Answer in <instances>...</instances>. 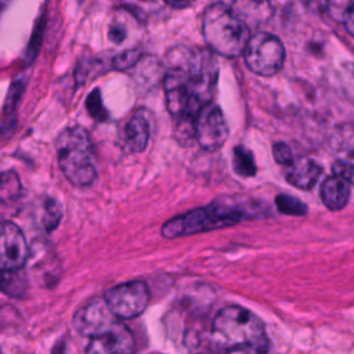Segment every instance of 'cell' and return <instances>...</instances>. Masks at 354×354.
I'll use <instances>...</instances> for the list:
<instances>
[{
  "label": "cell",
  "instance_id": "24",
  "mask_svg": "<svg viewBox=\"0 0 354 354\" xmlns=\"http://www.w3.org/2000/svg\"><path fill=\"white\" fill-rule=\"evenodd\" d=\"M87 111L97 120H105L108 118V111L105 109L101 98V93L98 88L93 90L87 98Z\"/></svg>",
  "mask_w": 354,
  "mask_h": 354
},
{
  "label": "cell",
  "instance_id": "4",
  "mask_svg": "<svg viewBox=\"0 0 354 354\" xmlns=\"http://www.w3.org/2000/svg\"><path fill=\"white\" fill-rule=\"evenodd\" d=\"M58 165L64 176L76 187L91 185L97 178V158L93 142L83 127L62 130L55 141Z\"/></svg>",
  "mask_w": 354,
  "mask_h": 354
},
{
  "label": "cell",
  "instance_id": "7",
  "mask_svg": "<svg viewBox=\"0 0 354 354\" xmlns=\"http://www.w3.org/2000/svg\"><path fill=\"white\" fill-rule=\"evenodd\" d=\"M104 299L118 319H131L147 310L151 292L144 281L134 279L108 289Z\"/></svg>",
  "mask_w": 354,
  "mask_h": 354
},
{
  "label": "cell",
  "instance_id": "26",
  "mask_svg": "<svg viewBox=\"0 0 354 354\" xmlns=\"http://www.w3.org/2000/svg\"><path fill=\"white\" fill-rule=\"evenodd\" d=\"M332 171H333V176H337L340 178H343L344 181H347L348 184L354 185V165L353 163L339 159L332 165Z\"/></svg>",
  "mask_w": 354,
  "mask_h": 354
},
{
  "label": "cell",
  "instance_id": "31",
  "mask_svg": "<svg viewBox=\"0 0 354 354\" xmlns=\"http://www.w3.org/2000/svg\"><path fill=\"white\" fill-rule=\"evenodd\" d=\"M169 6L171 7H177V8H183V7H187L189 4H192L195 0H165Z\"/></svg>",
  "mask_w": 354,
  "mask_h": 354
},
{
  "label": "cell",
  "instance_id": "8",
  "mask_svg": "<svg viewBox=\"0 0 354 354\" xmlns=\"http://www.w3.org/2000/svg\"><path fill=\"white\" fill-rule=\"evenodd\" d=\"M163 86L166 106L176 119L199 113L202 106L196 102L188 76L181 66L170 64Z\"/></svg>",
  "mask_w": 354,
  "mask_h": 354
},
{
  "label": "cell",
  "instance_id": "28",
  "mask_svg": "<svg viewBox=\"0 0 354 354\" xmlns=\"http://www.w3.org/2000/svg\"><path fill=\"white\" fill-rule=\"evenodd\" d=\"M22 90H24V86L21 82H17L12 84V87L10 88V93L7 95V100H6V105H4V112L6 111H12L22 94Z\"/></svg>",
  "mask_w": 354,
  "mask_h": 354
},
{
  "label": "cell",
  "instance_id": "14",
  "mask_svg": "<svg viewBox=\"0 0 354 354\" xmlns=\"http://www.w3.org/2000/svg\"><path fill=\"white\" fill-rule=\"evenodd\" d=\"M232 11L248 24L261 25L267 22L272 15L271 0H228Z\"/></svg>",
  "mask_w": 354,
  "mask_h": 354
},
{
  "label": "cell",
  "instance_id": "34",
  "mask_svg": "<svg viewBox=\"0 0 354 354\" xmlns=\"http://www.w3.org/2000/svg\"><path fill=\"white\" fill-rule=\"evenodd\" d=\"M306 6H308V7H313V6H321V0H301Z\"/></svg>",
  "mask_w": 354,
  "mask_h": 354
},
{
  "label": "cell",
  "instance_id": "10",
  "mask_svg": "<svg viewBox=\"0 0 354 354\" xmlns=\"http://www.w3.org/2000/svg\"><path fill=\"white\" fill-rule=\"evenodd\" d=\"M196 141L206 151H216L228 138V126L221 109L214 104L205 105L196 116Z\"/></svg>",
  "mask_w": 354,
  "mask_h": 354
},
{
  "label": "cell",
  "instance_id": "32",
  "mask_svg": "<svg viewBox=\"0 0 354 354\" xmlns=\"http://www.w3.org/2000/svg\"><path fill=\"white\" fill-rule=\"evenodd\" d=\"M344 25H346L347 32L354 37V8H353V11L350 12V15L347 17V19H346Z\"/></svg>",
  "mask_w": 354,
  "mask_h": 354
},
{
  "label": "cell",
  "instance_id": "20",
  "mask_svg": "<svg viewBox=\"0 0 354 354\" xmlns=\"http://www.w3.org/2000/svg\"><path fill=\"white\" fill-rule=\"evenodd\" d=\"M1 202L6 206L7 203H14L22 195V185L15 171L7 170L1 174Z\"/></svg>",
  "mask_w": 354,
  "mask_h": 354
},
{
  "label": "cell",
  "instance_id": "12",
  "mask_svg": "<svg viewBox=\"0 0 354 354\" xmlns=\"http://www.w3.org/2000/svg\"><path fill=\"white\" fill-rule=\"evenodd\" d=\"M86 354H136L133 333L119 321L112 330L90 339Z\"/></svg>",
  "mask_w": 354,
  "mask_h": 354
},
{
  "label": "cell",
  "instance_id": "21",
  "mask_svg": "<svg viewBox=\"0 0 354 354\" xmlns=\"http://www.w3.org/2000/svg\"><path fill=\"white\" fill-rule=\"evenodd\" d=\"M319 8L333 21L346 22L354 8V0H321Z\"/></svg>",
  "mask_w": 354,
  "mask_h": 354
},
{
  "label": "cell",
  "instance_id": "2",
  "mask_svg": "<svg viewBox=\"0 0 354 354\" xmlns=\"http://www.w3.org/2000/svg\"><path fill=\"white\" fill-rule=\"evenodd\" d=\"M253 213L241 203H227L218 199L209 206L189 210L184 214L176 216L162 225V235L165 238H178L212 230L234 225Z\"/></svg>",
  "mask_w": 354,
  "mask_h": 354
},
{
  "label": "cell",
  "instance_id": "29",
  "mask_svg": "<svg viewBox=\"0 0 354 354\" xmlns=\"http://www.w3.org/2000/svg\"><path fill=\"white\" fill-rule=\"evenodd\" d=\"M126 28L120 24V22H115L111 25L109 28V40L113 41L115 44H120L124 41L126 39Z\"/></svg>",
  "mask_w": 354,
  "mask_h": 354
},
{
  "label": "cell",
  "instance_id": "6",
  "mask_svg": "<svg viewBox=\"0 0 354 354\" xmlns=\"http://www.w3.org/2000/svg\"><path fill=\"white\" fill-rule=\"evenodd\" d=\"M243 58L246 66L256 75L272 76L283 66L285 48L277 36L259 32L250 37Z\"/></svg>",
  "mask_w": 354,
  "mask_h": 354
},
{
  "label": "cell",
  "instance_id": "11",
  "mask_svg": "<svg viewBox=\"0 0 354 354\" xmlns=\"http://www.w3.org/2000/svg\"><path fill=\"white\" fill-rule=\"evenodd\" d=\"M29 259V246L21 228L12 221H3L0 236L1 271H18Z\"/></svg>",
  "mask_w": 354,
  "mask_h": 354
},
{
  "label": "cell",
  "instance_id": "25",
  "mask_svg": "<svg viewBox=\"0 0 354 354\" xmlns=\"http://www.w3.org/2000/svg\"><path fill=\"white\" fill-rule=\"evenodd\" d=\"M140 54L141 53L138 48H130V50H126V51L118 54L113 58V68L124 71V69L133 66V64H136L137 59L140 58Z\"/></svg>",
  "mask_w": 354,
  "mask_h": 354
},
{
  "label": "cell",
  "instance_id": "33",
  "mask_svg": "<svg viewBox=\"0 0 354 354\" xmlns=\"http://www.w3.org/2000/svg\"><path fill=\"white\" fill-rule=\"evenodd\" d=\"M53 354H65V343L58 342L53 348Z\"/></svg>",
  "mask_w": 354,
  "mask_h": 354
},
{
  "label": "cell",
  "instance_id": "27",
  "mask_svg": "<svg viewBox=\"0 0 354 354\" xmlns=\"http://www.w3.org/2000/svg\"><path fill=\"white\" fill-rule=\"evenodd\" d=\"M272 155L277 163L283 165V166H289L295 159L292 155L290 148L285 144V142H277L272 147Z\"/></svg>",
  "mask_w": 354,
  "mask_h": 354
},
{
  "label": "cell",
  "instance_id": "30",
  "mask_svg": "<svg viewBox=\"0 0 354 354\" xmlns=\"http://www.w3.org/2000/svg\"><path fill=\"white\" fill-rule=\"evenodd\" d=\"M225 354H267V351L254 346H241V347L228 348Z\"/></svg>",
  "mask_w": 354,
  "mask_h": 354
},
{
  "label": "cell",
  "instance_id": "1",
  "mask_svg": "<svg viewBox=\"0 0 354 354\" xmlns=\"http://www.w3.org/2000/svg\"><path fill=\"white\" fill-rule=\"evenodd\" d=\"M202 33L210 50L230 58L243 54L250 40L248 24L224 3L212 4L205 10Z\"/></svg>",
  "mask_w": 354,
  "mask_h": 354
},
{
  "label": "cell",
  "instance_id": "5",
  "mask_svg": "<svg viewBox=\"0 0 354 354\" xmlns=\"http://www.w3.org/2000/svg\"><path fill=\"white\" fill-rule=\"evenodd\" d=\"M176 57L170 64L181 66L191 83L196 102L203 108L210 104L218 76V64L210 50H187L174 51Z\"/></svg>",
  "mask_w": 354,
  "mask_h": 354
},
{
  "label": "cell",
  "instance_id": "15",
  "mask_svg": "<svg viewBox=\"0 0 354 354\" xmlns=\"http://www.w3.org/2000/svg\"><path fill=\"white\" fill-rule=\"evenodd\" d=\"M149 138V122L144 109L136 111L123 129V141L133 152H141L147 148Z\"/></svg>",
  "mask_w": 354,
  "mask_h": 354
},
{
  "label": "cell",
  "instance_id": "22",
  "mask_svg": "<svg viewBox=\"0 0 354 354\" xmlns=\"http://www.w3.org/2000/svg\"><path fill=\"white\" fill-rule=\"evenodd\" d=\"M232 166L236 174L242 177H252L256 174V163L252 152L245 147H235Z\"/></svg>",
  "mask_w": 354,
  "mask_h": 354
},
{
  "label": "cell",
  "instance_id": "17",
  "mask_svg": "<svg viewBox=\"0 0 354 354\" xmlns=\"http://www.w3.org/2000/svg\"><path fill=\"white\" fill-rule=\"evenodd\" d=\"M332 147L343 160L354 165V124L339 126L332 136Z\"/></svg>",
  "mask_w": 354,
  "mask_h": 354
},
{
  "label": "cell",
  "instance_id": "16",
  "mask_svg": "<svg viewBox=\"0 0 354 354\" xmlns=\"http://www.w3.org/2000/svg\"><path fill=\"white\" fill-rule=\"evenodd\" d=\"M321 199L329 210H342L350 199V185L337 176H330L321 185Z\"/></svg>",
  "mask_w": 354,
  "mask_h": 354
},
{
  "label": "cell",
  "instance_id": "9",
  "mask_svg": "<svg viewBox=\"0 0 354 354\" xmlns=\"http://www.w3.org/2000/svg\"><path fill=\"white\" fill-rule=\"evenodd\" d=\"M119 322L104 297L93 299L79 307L73 315V328L86 337L94 339L115 328Z\"/></svg>",
  "mask_w": 354,
  "mask_h": 354
},
{
  "label": "cell",
  "instance_id": "19",
  "mask_svg": "<svg viewBox=\"0 0 354 354\" xmlns=\"http://www.w3.org/2000/svg\"><path fill=\"white\" fill-rule=\"evenodd\" d=\"M1 290L15 299H22L28 290V281L22 270L1 271Z\"/></svg>",
  "mask_w": 354,
  "mask_h": 354
},
{
  "label": "cell",
  "instance_id": "3",
  "mask_svg": "<svg viewBox=\"0 0 354 354\" xmlns=\"http://www.w3.org/2000/svg\"><path fill=\"white\" fill-rule=\"evenodd\" d=\"M212 337L220 346L228 348L254 346L268 351L270 342L261 319L242 306L221 308L212 322Z\"/></svg>",
  "mask_w": 354,
  "mask_h": 354
},
{
  "label": "cell",
  "instance_id": "13",
  "mask_svg": "<svg viewBox=\"0 0 354 354\" xmlns=\"http://www.w3.org/2000/svg\"><path fill=\"white\" fill-rule=\"evenodd\" d=\"M322 173L321 166L308 158L295 159L286 170V180L296 188L311 189Z\"/></svg>",
  "mask_w": 354,
  "mask_h": 354
},
{
  "label": "cell",
  "instance_id": "18",
  "mask_svg": "<svg viewBox=\"0 0 354 354\" xmlns=\"http://www.w3.org/2000/svg\"><path fill=\"white\" fill-rule=\"evenodd\" d=\"M37 223L46 231L51 232L55 230L62 218L61 205L53 198H44L37 210Z\"/></svg>",
  "mask_w": 354,
  "mask_h": 354
},
{
  "label": "cell",
  "instance_id": "23",
  "mask_svg": "<svg viewBox=\"0 0 354 354\" xmlns=\"http://www.w3.org/2000/svg\"><path fill=\"white\" fill-rule=\"evenodd\" d=\"M275 205L278 207V210L283 214H289V216H304L307 213V206L306 203H303L300 199L292 196V195H286V194H279L275 198Z\"/></svg>",
  "mask_w": 354,
  "mask_h": 354
}]
</instances>
